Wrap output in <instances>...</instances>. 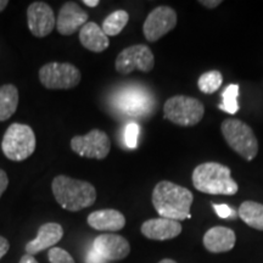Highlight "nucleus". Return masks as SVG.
<instances>
[{
    "label": "nucleus",
    "mask_w": 263,
    "mask_h": 263,
    "mask_svg": "<svg viewBox=\"0 0 263 263\" xmlns=\"http://www.w3.org/2000/svg\"><path fill=\"white\" fill-rule=\"evenodd\" d=\"M194 195L189 189L170 180H161L153 192V205L160 217L173 221L189 219Z\"/></svg>",
    "instance_id": "1"
},
{
    "label": "nucleus",
    "mask_w": 263,
    "mask_h": 263,
    "mask_svg": "<svg viewBox=\"0 0 263 263\" xmlns=\"http://www.w3.org/2000/svg\"><path fill=\"white\" fill-rule=\"evenodd\" d=\"M51 190L59 205L71 212L90 207L97 200V189L93 184L62 174L52 180Z\"/></svg>",
    "instance_id": "2"
},
{
    "label": "nucleus",
    "mask_w": 263,
    "mask_h": 263,
    "mask_svg": "<svg viewBox=\"0 0 263 263\" xmlns=\"http://www.w3.org/2000/svg\"><path fill=\"white\" fill-rule=\"evenodd\" d=\"M193 185L210 195H235L239 186L232 178L229 167L218 162H205L193 171Z\"/></svg>",
    "instance_id": "3"
},
{
    "label": "nucleus",
    "mask_w": 263,
    "mask_h": 263,
    "mask_svg": "<svg viewBox=\"0 0 263 263\" xmlns=\"http://www.w3.org/2000/svg\"><path fill=\"white\" fill-rule=\"evenodd\" d=\"M222 136L230 149L246 161H252L258 154V141L252 128L235 118H228L222 122Z\"/></svg>",
    "instance_id": "4"
},
{
    "label": "nucleus",
    "mask_w": 263,
    "mask_h": 263,
    "mask_svg": "<svg viewBox=\"0 0 263 263\" xmlns=\"http://www.w3.org/2000/svg\"><path fill=\"white\" fill-rule=\"evenodd\" d=\"M2 150L10 161H25L35 150L34 132L27 124L12 123L3 137Z\"/></svg>",
    "instance_id": "5"
},
{
    "label": "nucleus",
    "mask_w": 263,
    "mask_h": 263,
    "mask_svg": "<svg viewBox=\"0 0 263 263\" xmlns=\"http://www.w3.org/2000/svg\"><path fill=\"white\" fill-rule=\"evenodd\" d=\"M205 115V107L199 99L176 95L163 105V116L171 122L182 127L196 126Z\"/></svg>",
    "instance_id": "6"
},
{
    "label": "nucleus",
    "mask_w": 263,
    "mask_h": 263,
    "mask_svg": "<svg viewBox=\"0 0 263 263\" xmlns=\"http://www.w3.org/2000/svg\"><path fill=\"white\" fill-rule=\"evenodd\" d=\"M81 78V71L70 62H49L39 70V81L47 89H72Z\"/></svg>",
    "instance_id": "7"
},
{
    "label": "nucleus",
    "mask_w": 263,
    "mask_h": 263,
    "mask_svg": "<svg viewBox=\"0 0 263 263\" xmlns=\"http://www.w3.org/2000/svg\"><path fill=\"white\" fill-rule=\"evenodd\" d=\"M155 65V58L147 45L136 44L123 49L118 54L115 68L121 74H130L134 70L150 72Z\"/></svg>",
    "instance_id": "8"
},
{
    "label": "nucleus",
    "mask_w": 263,
    "mask_h": 263,
    "mask_svg": "<svg viewBox=\"0 0 263 263\" xmlns=\"http://www.w3.org/2000/svg\"><path fill=\"white\" fill-rule=\"evenodd\" d=\"M71 149L82 157L104 160L110 153L111 141L105 132L93 129L85 136L72 138Z\"/></svg>",
    "instance_id": "9"
},
{
    "label": "nucleus",
    "mask_w": 263,
    "mask_h": 263,
    "mask_svg": "<svg viewBox=\"0 0 263 263\" xmlns=\"http://www.w3.org/2000/svg\"><path fill=\"white\" fill-rule=\"evenodd\" d=\"M177 26V14L170 6H157L147 15L143 32L147 42H156Z\"/></svg>",
    "instance_id": "10"
},
{
    "label": "nucleus",
    "mask_w": 263,
    "mask_h": 263,
    "mask_svg": "<svg viewBox=\"0 0 263 263\" xmlns=\"http://www.w3.org/2000/svg\"><path fill=\"white\" fill-rule=\"evenodd\" d=\"M27 25L34 37L44 38L57 26L51 6L44 2H34L27 9Z\"/></svg>",
    "instance_id": "11"
},
{
    "label": "nucleus",
    "mask_w": 263,
    "mask_h": 263,
    "mask_svg": "<svg viewBox=\"0 0 263 263\" xmlns=\"http://www.w3.org/2000/svg\"><path fill=\"white\" fill-rule=\"evenodd\" d=\"M93 249L106 261H120L126 258L130 252V245L127 239L117 234H101L94 239Z\"/></svg>",
    "instance_id": "12"
},
{
    "label": "nucleus",
    "mask_w": 263,
    "mask_h": 263,
    "mask_svg": "<svg viewBox=\"0 0 263 263\" xmlns=\"http://www.w3.org/2000/svg\"><path fill=\"white\" fill-rule=\"evenodd\" d=\"M89 15L77 3L67 2L59 11L57 28L62 35H72L88 22Z\"/></svg>",
    "instance_id": "13"
},
{
    "label": "nucleus",
    "mask_w": 263,
    "mask_h": 263,
    "mask_svg": "<svg viewBox=\"0 0 263 263\" xmlns=\"http://www.w3.org/2000/svg\"><path fill=\"white\" fill-rule=\"evenodd\" d=\"M64 236V228L55 222L44 223L38 229V234L34 239L27 242L26 252L27 255L34 256L47 249H52Z\"/></svg>",
    "instance_id": "14"
},
{
    "label": "nucleus",
    "mask_w": 263,
    "mask_h": 263,
    "mask_svg": "<svg viewBox=\"0 0 263 263\" xmlns=\"http://www.w3.org/2000/svg\"><path fill=\"white\" fill-rule=\"evenodd\" d=\"M141 234L150 240H171L177 238L182 233V224L178 221L167 218L147 219L141 224Z\"/></svg>",
    "instance_id": "15"
},
{
    "label": "nucleus",
    "mask_w": 263,
    "mask_h": 263,
    "mask_svg": "<svg viewBox=\"0 0 263 263\" xmlns=\"http://www.w3.org/2000/svg\"><path fill=\"white\" fill-rule=\"evenodd\" d=\"M203 246L212 254H222L234 249L236 235L234 230L227 227H213L203 235Z\"/></svg>",
    "instance_id": "16"
},
{
    "label": "nucleus",
    "mask_w": 263,
    "mask_h": 263,
    "mask_svg": "<svg viewBox=\"0 0 263 263\" xmlns=\"http://www.w3.org/2000/svg\"><path fill=\"white\" fill-rule=\"evenodd\" d=\"M87 222L89 227L99 232H118L126 226V217L117 210L106 209L91 212Z\"/></svg>",
    "instance_id": "17"
},
{
    "label": "nucleus",
    "mask_w": 263,
    "mask_h": 263,
    "mask_svg": "<svg viewBox=\"0 0 263 263\" xmlns=\"http://www.w3.org/2000/svg\"><path fill=\"white\" fill-rule=\"evenodd\" d=\"M118 108L124 111V114L130 116H140L147 111L150 106V101L147 95L144 91L133 89L126 90L117 98Z\"/></svg>",
    "instance_id": "18"
},
{
    "label": "nucleus",
    "mask_w": 263,
    "mask_h": 263,
    "mask_svg": "<svg viewBox=\"0 0 263 263\" xmlns=\"http://www.w3.org/2000/svg\"><path fill=\"white\" fill-rule=\"evenodd\" d=\"M81 44L93 52H103L110 45L108 37L95 22H87L80 31Z\"/></svg>",
    "instance_id": "19"
},
{
    "label": "nucleus",
    "mask_w": 263,
    "mask_h": 263,
    "mask_svg": "<svg viewBox=\"0 0 263 263\" xmlns=\"http://www.w3.org/2000/svg\"><path fill=\"white\" fill-rule=\"evenodd\" d=\"M18 90L14 84L0 87V122L9 120L18 106Z\"/></svg>",
    "instance_id": "20"
},
{
    "label": "nucleus",
    "mask_w": 263,
    "mask_h": 263,
    "mask_svg": "<svg viewBox=\"0 0 263 263\" xmlns=\"http://www.w3.org/2000/svg\"><path fill=\"white\" fill-rule=\"evenodd\" d=\"M239 217L251 228L263 230V203L245 201L239 207Z\"/></svg>",
    "instance_id": "21"
},
{
    "label": "nucleus",
    "mask_w": 263,
    "mask_h": 263,
    "mask_svg": "<svg viewBox=\"0 0 263 263\" xmlns=\"http://www.w3.org/2000/svg\"><path fill=\"white\" fill-rule=\"evenodd\" d=\"M128 20H129V15H128L127 11H124V10H117V11L110 14L104 20L101 28H103L104 33L107 37L108 35L114 37V35L120 34L123 31V28L128 24Z\"/></svg>",
    "instance_id": "22"
},
{
    "label": "nucleus",
    "mask_w": 263,
    "mask_h": 263,
    "mask_svg": "<svg viewBox=\"0 0 263 263\" xmlns=\"http://www.w3.org/2000/svg\"><path fill=\"white\" fill-rule=\"evenodd\" d=\"M223 83L222 73L219 71H209L200 76L197 81V87L205 94H212L221 88Z\"/></svg>",
    "instance_id": "23"
},
{
    "label": "nucleus",
    "mask_w": 263,
    "mask_h": 263,
    "mask_svg": "<svg viewBox=\"0 0 263 263\" xmlns=\"http://www.w3.org/2000/svg\"><path fill=\"white\" fill-rule=\"evenodd\" d=\"M223 103L219 105V108L226 111L227 114L235 115L239 111L238 97H239V85L230 84L226 88L222 94Z\"/></svg>",
    "instance_id": "24"
},
{
    "label": "nucleus",
    "mask_w": 263,
    "mask_h": 263,
    "mask_svg": "<svg viewBox=\"0 0 263 263\" xmlns=\"http://www.w3.org/2000/svg\"><path fill=\"white\" fill-rule=\"evenodd\" d=\"M48 257L50 263H76L73 257L61 248H52L49 250Z\"/></svg>",
    "instance_id": "25"
},
{
    "label": "nucleus",
    "mask_w": 263,
    "mask_h": 263,
    "mask_svg": "<svg viewBox=\"0 0 263 263\" xmlns=\"http://www.w3.org/2000/svg\"><path fill=\"white\" fill-rule=\"evenodd\" d=\"M138 137H139V126L133 122L128 124L126 127V133H124V140L129 149H136L138 146Z\"/></svg>",
    "instance_id": "26"
},
{
    "label": "nucleus",
    "mask_w": 263,
    "mask_h": 263,
    "mask_svg": "<svg viewBox=\"0 0 263 263\" xmlns=\"http://www.w3.org/2000/svg\"><path fill=\"white\" fill-rule=\"evenodd\" d=\"M213 209H215L216 213L221 217V218L226 219V218H234L235 217V212L233 211L228 205H224V203H222V205H215V203H213Z\"/></svg>",
    "instance_id": "27"
},
{
    "label": "nucleus",
    "mask_w": 263,
    "mask_h": 263,
    "mask_svg": "<svg viewBox=\"0 0 263 263\" xmlns=\"http://www.w3.org/2000/svg\"><path fill=\"white\" fill-rule=\"evenodd\" d=\"M85 263H106V259L91 248L89 250V252H88L87 258H85Z\"/></svg>",
    "instance_id": "28"
},
{
    "label": "nucleus",
    "mask_w": 263,
    "mask_h": 263,
    "mask_svg": "<svg viewBox=\"0 0 263 263\" xmlns=\"http://www.w3.org/2000/svg\"><path fill=\"white\" fill-rule=\"evenodd\" d=\"M9 185V177L4 170L0 168V197H2L3 194L8 188Z\"/></svg>",
    "instance_id": "29"
},
{
    "label": "nucleus",
    "mask_w": 263,
    "mask_h": 263,
    "mask_svg": "<svg viewBox=\"0 0 263 263\" xmlns=\"http://www.w3.org/2000/svg\"><path fill=\"white\" fill-rule=\"evenodd\" d=\"M9 249H10L9 240L5 239L4 236L0 235V259L4 257L6 254H8Z\"/></svg>",
    "instance_id": "30"
},
{
    "label": "nucleus",
    "mask_w": 263,
    "mask_h": 263,
    "mask_svg": "<svg viewBox=\"0 0 263 263\" xmlns=\"http://www.w3.org/2000/svg\"><path fill=\"white\" fill-rule=\"evenodd\" d=\"M199 3L205 6L206 9H215L222 4V0H200Z\"/></svg>",
    "instance_id": "31"
},
{
    "label": "nucleus",
    "mask_w": 263,
    "mask_h": 263,
    "mask_svg": "<svg viewBox=\"0 0 263 263\" xmlns=\"http://www.w3.org/2000/svg\"><path fill=\"white\" fill-rule=\"evenodd\" d=\"M20 263H38L37 259L34 258V256H31V255H24L20 259Z\"/></svg>",
    "instance_id": "32"
},
{
    "label": "nucleus",
    "mask_w": 263,
    "mask_h": 263,
    "mask_svg": "<svg viewBox=\"0 0 263 263\" xmlns=\"http://www.w3.org/2000/svg\"><path fill=\"white\" fill-rule=\"evenodd\" d=\"M83 4L89 6V8H95V6L100 4V2H99V0H84Z\"/></svg>",
    "instance_id": "33"
},
{
    "label": "nucleus",
    "mask_w": 263,
    "mask_h": 263,
    "mask_svg": "<svg viewBox=\"0 0 263 263\" xmlns=\"http://www.w3.org/2000/svg\"><path fill=\"white\" fill-rule=\"evenodd\" d=\"M8 5H9L8 0H0V12H2L3 10H5V8Z\"/></svg>",
    "instance_id": "34"
},
{
    "label": "nucleus",
    "mask_w": 263,
    "mask_h": 263,
    "mask_svg": "<svg viewBox=\"0 0 263 263\" xmlns=\"http://www.w3.org/2000/svg\"><path fill=\"white\" fill-rule=\"evenodd\" d=\"M159 263H177V262L173 261V259H171V258H164V259H161Z\"/></svg>",
    "instance_id": "35"
}]
</instances>
